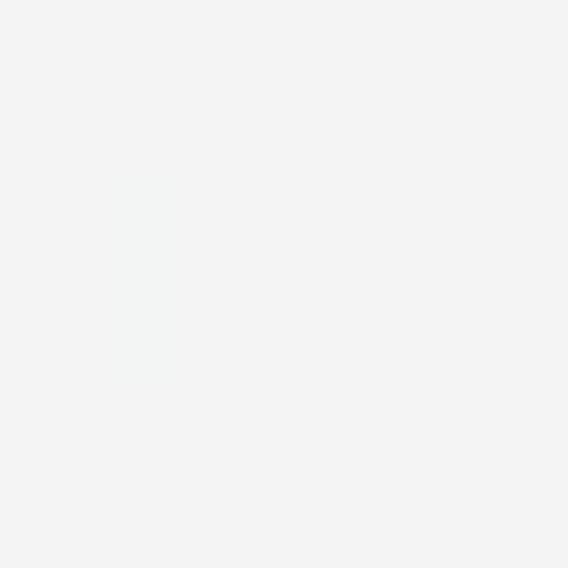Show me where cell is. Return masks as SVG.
<instances>
[{"label": "cell", "mask_w": 568, "mask_h": 568, "mask_svg": "<svg viewBox=\"0 0 568 568\" xmlns=\"http://www.w3.org/2000/svg\"><path fill=\"white\" fill-rule=\"evenodd\" d=\"M227 227H241V203H227V190H178V241H190V328L164 342L178 366H227V354H241V328H227Z\"/></svg>", "instance_id": "cell-1"}]
</instances>
